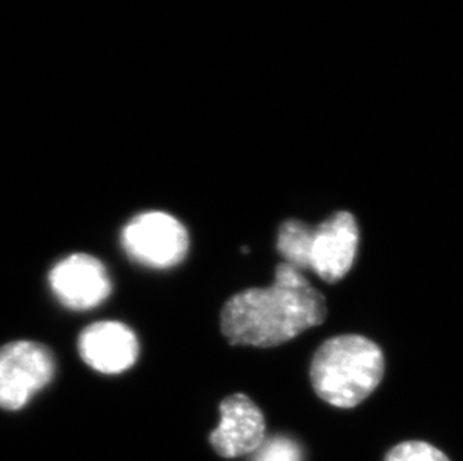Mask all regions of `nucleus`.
I'll return each mask as SVG.
<instances>
[{"instance_id":"obj_1","label":"nucleus","mask_w":463,"mask_h":461,"mask_svg":"<svg viewBox=\"0 0 463 461\" xmlns=\"http://www.w3.org/2000/svg\"><path fill=\"white\" fill-rule=\"evenodd\" d=\"M327 318V303L302 271L279 264L275 282L232 296L223 306L221 330L228 343L273 348Z\"/></svg>"},{"instance_id":"obj_2","label":"nucleus","mask_w":463,"mask_h":461,"mask_svg":"<svg viewBox=\"0 0 463 461\" xmlns=\"http://www.w3.org/2000/svg\"><path fill=\"white\" fill-rule=\"evenodd\" d=\"M384 370V353L375 342L363 335H337L317 349L310 382L321 400L350 409L375 391Z\"/></svg>"},{"instance_id":"obj_3","label":"nucleus","mask_w":463,"mask_h":461,"mask_svg":"<svg viewBox=\"0 0 463 461\" xmlns=\"http://www.w3.org/2000/svg\"><path fill=\"white\" fill-rule=\"evenodd\" d=\"M359 225L353 214L337 212L318 227L298 219L280 225L276 249L285 264L310 270L324 282L336 283L353 268L359 248Z\"/></svg>"},{"instance_id":"obj_4","label":"nucleus","mask_w":463,"mask_h":461,"mask_svg":"<svg viewBox=\"0 0 463 461\" xmlns=\"http://www.w3.org/2000/svg\"><path fill=\"white\" fill-rule=\"evenodd\" d=\"M120 241L128 257L150 268L177 266L189 250L188 230L164 212H147L131 219Z\"/></svg>"},{"instance_id":"obj_5","label":"nucleus","mask_w":463,"mask_h":461,"mask_svg":"<svg viewBox=\"0 0 463 461\" xmlns=\"http://www.w3.org/2000/svg\"><path fill=\"white\" fill-rule=\"evenodd\" d=\"M54 358L44 344L18 340L0 348V408L18 410L49 385Z\"/></svg>"},{"instance_id":"obj_6","label":"nucleus","mask_w":463,"mask_h":461,"mask_svg":"<svg viewBox=\"0 0 463 461\" xmlns=\"http://www.w3.org/2000/svg\"><path fill=\"white\" fill-rule=\"evenodd\" d=\"M49 282L57 300L71 310L93 309L111 292V280L104 264L84 253L61 259L50 271Z\"/></svg>"},{"instance_id":"obj_7","label":"nucleus","mask_w":463,"mask_h":461,"mask_svg":"<svg viewBox=\"0 0 463 461\" xmlns=\"http://www.w3.org/2000/svg\"><path fill=\"white\" fill-rule=\"evenodd\" d=\"M221 422L210 435L214 451L225 458L255 453L266 436V421L254 401L245 394H232L219 406Z\"/></svg>"},{"instance_id":"obj_8","label":"nucleus","mask_w":463,"mask_h":461,"mask_svg":"<svg viewBox=\"0 0 463 461\" xmlns=\"http://www.w3.org/2000/svg\"><path fill=\"white\" fill-rule=\"evenodd\" d=\"M80 355L93 370L118 374L136 364L140 346L134 331L125 324L105 321L89 325L79 340Z\"/></svg>"},{"instance_id":"obj_9","label":"nucleus","mask_w":463,"mask_h":461,"mask_svg":"<svg viewBox=\"0 0 463 461\" xmlns=\"http://www.w3.org/2000/svg\"><path fill=\"white\" fill-rule=\"evenodd\" d=\"M302 448L287 436H275L262 442L252 461H302Z\"/></svg>"},{"instance_id":"obj_10","label":"nucleus","mask_w":463,"mask_h":461,"mask_svg":"<svg viewBox=\"0 0 463 461\" xmlns=\"http://www.w3.org/2000/svg\"><path fill=\"white\" fill-rule=\"evenodd\" d=\"M384 461H450L446 454L432 445L410 440L390 449Z\"/></svg>"}]
</instances>
